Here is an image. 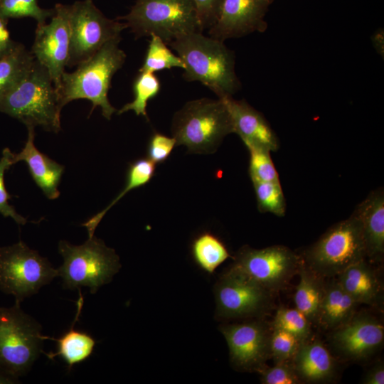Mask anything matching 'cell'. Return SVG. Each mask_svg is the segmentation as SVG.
<instances>
[{
    "mask_svg": "<svg viewBox=\"0 0 384 384\" xmlns=\"http://www.w3.org/2000/svg\"><path fill=\"white\" fill-rule=\"evenodd\" d=\"M167 45L182 60L185 80L201 82L218 98L233 96L240 90L235 53L223 41L195 31Z\"/></svg>",
    "mask_w": 384,
    "mask_h": 384,
    "instance_id": "1",
    "label": "cell"
},
{
    "mask_svg": "<svg viewBox=\"0 0 384 384\" xmlns=\"http://www.w3.org/2000/svg\"><path fill=\"white\" fill-rule=\"evenodd\" d=\"M61 105L58 90L47 69L36 60L27 74L0 97V112L26 127L40 126L57 133L61 129Z\"/></svg>",
    "mask_w": 384,
    "mask_h": 384,
    "instance_id": "2",
    "label": "cell"
},
{
    "mask_svg": "<svg viewBox=\"0 0 384 384\" xmlns=\"http://www.w3.org/2000/svg\"><path fill=\"white\" fill-rule=\"evenodd\" d=\"M121 36L107 42L94 55L80 63L72 73L63 74L58 90L64 107L75 100L85 99L92 102L90 114L96 107L110 120L117 110L108 99V91L114 75L123 66L126 54L119 48Z\"/></svg>",
    "mask_w": 384,
    "mask_h": 384,
    "instance_id": "3",
    "label": "cell"
},
{
    "mask_svg": "<svg viewBox=\"0 0 384 384\" xmlns=\"http://www.w3.org/2000/svg\"><path fill=\"white\" fill-rule=\"evenodd\" d=\"M171 133L176 146H185L190 153L210 154L233 133V127L220 98L203 97L187 102L174 114Z\"/></svg>",
    "mask_w": 384,
    "mask_h": 384,
    "instance_id": "4",
    "label": "cell"
},
{
    "mask_svg": "<svg viewBox=\"0 0 384 384\" xmlns=\"http://www.w3.org/2000/svg\"><path fill=\"white\" fill-rule=\"evenodd\" d=\"M58 251L63 262L57 268L58 277L62 278L65 289L80 290L85 287L94 294L109 283L121 267L115 251L95 235L80 245L60 240Z\"/></svg>",
    "mask_w": 384,
    "mask_h": 384,
    "instance_id": "5",
    "label": "cell"
},
{
    "mask_svg": "<svg viewBox=\"0 0 384 384\" xmlns=\"http://www.w3.org/2000/svg\"><path fill=\"white\" fill-rule=\"evenodd\" d=\"M41 324L16 302L0 307V373L17 381L42 353Z\"/></svg>",
    "mask_w": 384,
    "mask_h": 384,
    "instance_id": "6",
    "label": "cell"
},
{
    "mask_svg": "<svg viewBox=\"0 0 384 384\" xmlns=\"http://www.w3.org/2000/svg\"><path fill=\"white\" fill-rule=\"evenodd\" d=\"M117 19L124 21L136 38L155 35L166 44L201 31L192 0H136L129 11Z\"/></svg>",
    "mask_w": 384,
    "mask_h": 384,
    "instance_id": "7",
    "label": "cell"
},
{
    "mask_svg": "<svg viewBox=\"0 0 384 384\" xmlns=\"http://www.w3.org/2000/svg\"><path fill=\"white\" fill-rule=\"evenodd\" d=\"M302 257L324 278L336 277L348 267L367 260L361 223L355 213L329 228Z\"/></svg>",
    "mask_w": 384,
    "mask_h": 384,
    "instance_id": "8",
    "label": "cell"
},
{
    "mask_svg": "<svg viewBox=\"0 0 384 384\" xmlns=\"http://www.w3.org/2000/svg\"><path fill=\"white\" fill-rule=\"evenodd\" d=\"M58 277L48 260L19 241L0 247V290L17 303L36 294Z\"/></svg>",
    "mask_w": 384,
    "mask_h": 384,
    "instance_id": "9",
    "label": "cell"
},
{
    "mask_svg": "<svg viewBox=\"0 0 384 384\" xmlns=\"http://www.w3.org/2000/svg\"><path fill=\"white\" fill-rule=\"evenodd\" d=\"M68 21L70 51L67 67L77 66L87 60L127 28L124 22L106 17L92 0L77 1L68 5Z\"/></svg>",
    "mask_w": 384,
    "mask_h": 384,
    "instance_id": "10",
    "label": "cell"
},
{
    "mask_svg": "<svg viewBox=\"0 0 384 384\" xmlns=\"http://www.w3.org/2000/svg\"><path fill=\"white\" fill-rule=\"evenodd\" d=\"M303 262L302 255L283 245L262 249L244 246L230 266L274 293L287 287Z\"/></svg>",
    "mask_w": 384,
    "mask_h": 384,
    "instance_id": "11",
    "label": "cell"
},
{
    "mask_svg": "<svg viewBox=\"0 0 384 384\" xmlns=\"http://www.w3.org/2000/svg\"><path fill=\"white\" fill-rule=\"evenodd\" d=\"M272 294L230 266L215 284V318L230 320L262 316L272 304Z\"/></svg>",
    "mask_w": 384,
    "mask_h": 384,
    "instance_id": "12",
    "label": "cell"
},
{
    "mask_svg": "<svg viewBox=\"0 0 384 384\" xmlns=\"http://www.w3.org/2000/svg\"><path fill=\"white\" fill-rule=\"evenodd\" d=\"M54 11L48 23L37 24L31 52L47 69L58 91L69 58L68 5L58 4Z\"/></svg>",
    "mask_w": 384,
    "mask_h": 384,
    "instance_id": "13",
    "label": "cell"
},
{
    "mask_svg": "<svg viewBox=\"0 0 384 384\" xmlns=\"http://www.w3.org/2000/svg\"><path fill=\"white\" fill-rule=\"evenodd\" d=\"M220 331L228 346L230 363L238 370L257 372L270 358L272 326L264 321L225 324Z\"/></svg>",
    "mask_w": 384,
    "mask_h": 384,
    "instance_id": "14",
    "label": "cell"
},
{
    "mask_svg": "<svg viewBox=\"0 0 384 384\" xmlns=\"http://www.w3.org/2000/svg\"><path fill=\"white\" fill-rule=\"evenodd\" d=\"M329 341L341 358L363 362L381 349L384 326L370 314L356 313L348 321L331 330Z\"/></svg>",
    "mask_w": 384,
    "mask_h": 384,
    "instance_id": "15",
    "label": "cell"
},
{
    "mask_svg": "<svg viewBox=\"0 0 384 384\" xmlns=\"http://www.w3.org/2000/svg\"><path fill=\"white\" fill-rule=\"evenodd\" d=\"M271 0H223L208 36L221 41L241 38L267 28L265 16Z\"/></svg>",
    "mask_w": 384,
    "mask_h": 384,
    "instance_id": "16",
    "label": "cell"
},
{
    "mask_svg": "<svg viewBox=\"0 0 384 384\" xmlns=\"http://www.w3.org/2000/svg\"><path fill=\"white\" fill-rule=\"evenodd\" d=\"M225 104L233 127L246 147L255 146L270 151L279 147V139L274 131L261 112L245 100H235L233 96L220 97Z\"/></svg>",
    "mask_w": 384,
    "mask_h": 384,
    "instance_id": "17",
    "label": "cell"
},
{
    "mask_svg": "<svg viewBox=\"0 0 384 384\" xmlns=\"http://www.w3.org/2000/svg\"><path fill=\"white\" fill-rule=\"evenodd\" d=\"M359 219L370 262H381L384 256V193L383 188L371 192L354 210Z\"/></svg>",
    "mask_w": 384,
    "mask_h": 384,
    "instance_id": "18",
    "label": "cell"
},
{
    "mask_svg": "<svg viewBox=\"0 0 384 384\" xmlns=\"http://www.w3.org/2000/svg\"><path fill=\"white\" fill-rule=\"evenodd\" d=\"M28 138L23 149L15 154V164L23 161L36 185L48 199L60 196L58 186L60 182L64 166L41 152L34 144V127L28 126Z\"/></svg>",
    "mask_w": 384,
    "mask_h": 384,
    "instance_id": "19",
    "label": "cell"
},
{
    "mask_svg": "<svg viewBox=\"0 0 384 384\" xmlns=\"http://www.w3.org/2000/svg\"><path fill=\"white\" fill-rule=\"evenodd\" d=\"M291 362L302 383H325L336 375V360L319 339L302 341Z\"/></svg>",
    "mask_w": 384,
    "mask_h": 384,
    "instance_id": "20",
    "label": "cell"
},
{
    "mask_svg": "<svg viewBox=\"0 0 384 384\" xmlns=\"http://www.w3.org/2000/svg\"><path fill=\"white\" fill-rule=\"evenodd\" d=\"M336 279L358 304L383 309V284L375 268L368 260L348 267L336 277Z\"/></svg>",
    "mask_w": 384,
    "mask_h": 384,
    "instance_id": "21",
    "label": "cell"
},
{
    "mask_svg": "<svg viewBox=\"0 0 384 384\" xmlns=\"http://www.w3.org/2000/svg\"><path fill=\"white\" fill-rule=\"evenodd\" d=\"M359 305L335 279L325 282L324 294L316 324L334 330L348 321Z\"/></svg>",
    "mask_w": 384,
    "mask_h": 384,
    "instance_id": "22",
    "label": "cell"
},
{
    "mask_svg": "<svg viewBox=\"0 0 384 384\" xmlns=\"http://www.w3.org/2000/svg\"><path fill=\"white\" fill-rule=\"evenodd\" d=\"M79 294L76 316L70 328L59 338H48L45 336V339H52L57 343V351L47 353L46 356L50 359L59 356L66 363L69 370L75 365L87 360L92 355L96 343V341L91 335L74 329V324L78 319L84 302L80 290H79Z\"/></svg>",
    "mask_w": 384,
    "mask_h": 384,
    "instance_id": "23",
    "label": "cell"
},
{
    "mask_svg": "<svg viewBox=\"0 0 384 384\" xmlns=\"http://www.w3.org/2000/svg\"><path fill=\"white\" fill-rule=\"evenodd\" d=\"M298 274L299 282L294 295L295 308L303 313L311 324H317L324 294L325 278L314 272L304 262Z\"/></svg>",
    "mask_w": 384,
    "mask_h": 384,
    "instance_id": "24",
    "label": "cell"
},
{
    "mask_svg": "<svg viewBox=\"0 0 384 384\" xmlns=\"http://www.w3.org/2000/svg\"><path fill=\"white\" fill-rule=\"evenodd\" d=\"M34 60L31 52L19 43L0 57V97L27 74Z\"/></svg>",
    "mask_w": 384,
    "mask_h": 384,
    "instance_id": "25",
    "label": "cell"
},
{
    "mask_svg": "<svg viewBox=\"0 0 384 384\" xmlns=\"http://www.w3.org/2000/svg\"><path fill=\"white\" fill-rule=\"evenodd\" d=\"M155 172V164L148 158L139 159L131 163L127 173L125 186L119 195L102 211L82 224L88 233V237L94 235L95 230L106 213L129 191L146 185Z\"/></svg>",
    "mask_w": 384,
    "mask_h": 384,
    "instance_id": "26",
    "label": "cell"
},
{
    "mask_svg": "<svg viewBox=\"0 0 384 384\" xmlns=\"http://www.w3.org/2000/svg\"><path fill=\"white\" fill-rule=\"evenodd\" d=\"M191 250L198 266L209 274L213 273L230 257L225 245L210 233H203L196 237Z\"/></svg>",
    "mask_w": 384,
    "mask_h": 384,
    "instance_id": "27",
    "label": "cell"
},
{
    "mask_svg": "<svg viewBox=\"0 0 384 384\" xmlns=\"http://www.w3.org/2000/svg\"><path fill=\"white\" fill-rule=\"evenodd\" d=\"M160 89V81L154 73L139 72L133 82V100L117 110V114L132 110L137 116L142 115L149 120L146 112L148 102L159 94Z\"/></svg>",
    "mask_w": 384,
    "mask_h": 384,
    "instance_id": "28",
    "label": "cell"
},
{
    "mask_svg": "<svg viewBox=\"0 0 384 384\" xmlns=\"http://www.w3.org/2000/svg\"><path fill=\"white\" fill-rule=\"evenodd\" d=\"M143 64L139 72L155 73L165 69L179 68L184 64L179 56L159 36L151 35Z\"/></svg>",
    "mask_w": 384,
    "mask_h": 384,
    "instance_id": "29",
    "label": "cell"
},
{
    "mask_svg": "<svg viewBox=\"0 0 384 384\" xmlns=\"http://www.w3.org/2000/svg\"><path fill=\"white\" fill-rule=\"evenodd\" d=\"M257 208L261 213L282 217L285 215L286 202L280 182H252Z\"/></svg>",
    "mask_w": 384,
    "mask_h": 384,
    "instance_id": "30",
    "label": "cell"
},
{
    "mask_svg": "<svg viewBox=\"0 0 384 384\" xmlns=\"http://www.w3.org/2000/svg\"><path fill=\"white\" fill-rule=\"evenodd\" d=\"M311 324L306 316L297 308L280 307L271 326L286 331L304 341L311 337Z\"/></svg>",
    "mask_w": 384,
    "mask_h": 384,
    "instance_id": "31",
    "label": "cell"
},
{
    "mask_svg": "<svg viewBox=\"0 0 384 384\" xmlns=\"http://www.w3.org/2000/svg\"><path fill=\"white\" fill-rule=\"evenodd\" d=\"M54 9L41 8L38 0H0V16L9 18L31 17L37 24L46 23L54 14Z\"/></svg>",
    "mask_w": 384,
    "mask_h": 384,
    "instance_id": "32",
    "label": "cell"
},
{
    "mask_svg": "<svg viewBox=\"0 0 384 384\" xmlns=\"http://www.w3.org/2000/svg\"><path fill=\"white\" fill-rule=\"evenodd\" d=\"M247 148L250 154L249 174L252 182H279L271 151L255 146Z\"/></svg>",
    "mask_w": 384,
    "mask_h": 384,
    "instance_id": "33",
    "label": "cell"
},
{
    "mask_svg": "<svg viewBox=\"0 0 384 384\" xmlns=\"http://www.w3.org/2000/svg\"><path fill=\"white\" fill-rule=\"evenodd\" d=\"M302 342L294 335L272 327L270 338V358L273 359L274 363L291 361Z\"/></svg>",
    "mask_w": 384,
    "mask_h": 384,
    "instance_id": "34",
    "label": "cell"
},
{
    "mask_svg": "<svg viewBox=\"0 0 384 384\" xmlns=\"http://www.w3.org/2000/svg\"><path fill=\"white\" fill-rule=\"evenodd\" d=\"M14 156L15 154L9 148H5L0 159V213L4 217L11 218L18 225H24L26 223V219L19 215L9 203L11 196L6 191L4 183L5 171L15 164Z\"/></svg>",
    "mask_w": 384,
    "mask_h": 384,
    "instance_id": "35",
    "label": "cell"
},
{
    "mask_svg": "<svg viewBox=\"0 0 384 384\" xmlns=\"http://www.w3.org/2000/svg\"><path fill=\"white\" fill-rule=\"evenodd\" d=\"M257 373L264 384L302 383L291 361L276 363L272 367L265 364Z\"/></svg>",
    "mask_w": 384,
    "mask_h": 384,
    "instance_id": "36",
    "label": "cell"
},
{
    "mask_svg": "<svg viewBox=\"0 0 384 384\" xmlns=\"http://www.w3.org/2000/svg\"><path fill=\"white\" fill-rule=\"evenodd\" d=\"M176 146V139L159 132L154 133L149 139L147 154L148 159L156 164L164 162L170 156Z\"/></svg>",
    "mask_w": 384,
    "mask_h": 384,
    "instance_id": "37",
    "label": "cell"
},
{
    "mask_svg": "<svg viewBox=\"0 0 384 384\" xmlns=\"http://www.w3.org/2000/svg\"><path fill=\"white\" fill-rule=\"evenodd\" d=\"M199 23L200 30H208L215 23L223 0H192Z\"/></svg>",
    "mask_w": 384,
    "mask_h": 384,
    "instance_id": "38",
    "label": "cell"
},
{
    "mask_svg": "<svg viewBox=\"0 0 384 384\" xmlns=\"http://www.w3.org/2000/svg\"><path fill=\"white\" fill-rule=\"evenodd\" d=\"M364 384H383L384 383V365L379 362L374 365L365 375L363 379Z\"/></svg>",
    "mask_w": 384,
    "mask_h": 384,
    "instance_id": "39",
    "label": "cell"
},
{
    "mask_svg": "<svg viewBox=\"0 0 384 384\" xmlns=\"http://www.w3.org/2000/svg\"><path fill=\"white\" fill-rule=\"evenodd\" d=\"M16 43L11 38L5 19L0 16V57L11 50Z\"/></svg>",
    "mask_w": 384,
    "mask_h": 384,
    "instance_id": "40",
    "label": "cell"
},
{
    "mask_svg": "<svg viewBox=\"0 0 384 384\" xmlns=\"http://www.w3.org/2000/svg\"><path fill=\"white\" fill-rule=\"evenodd\" d=\"M15 381L0 373V383H14Z\"/></svg>",
    "mask_w": 384,
    "mask_h": 384,
    "instance_id": "41",
    "label": "cell"
},
{
    "mask_svg": "<svg viewBox=\"0 0 384 384\" xmlns=\"http://www.w3.org/2000/svg\"><path fill=\"white\" fill-rule=\"evenodd\" d=\"M272 1V0H271Z\"/></svg>",
    "mask_w": 384,
    "mask_h": 384,
    "instance_id": "42",
    "label": "cell"
}]
</instances>
